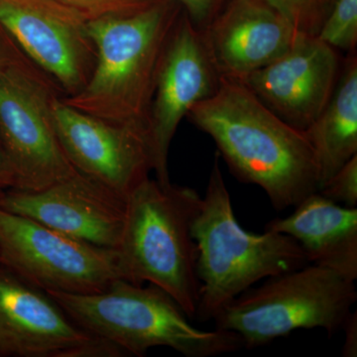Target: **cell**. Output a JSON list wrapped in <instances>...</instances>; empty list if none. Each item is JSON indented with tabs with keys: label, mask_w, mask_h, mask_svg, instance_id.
<instances>
[{
	"label": "cell",
	"mask_w": 357,
	"mask_h": 357,
	"mask_svg": "<svg viewBox=\"0 0 357 357\" xmlns=\"http://www.w3.org/2000/svg\"><path fill=\"white\" fill-rule=\"evenodd\" d=\"M357 300L354 282L326 268L307 264L267 278L222 307L213 321L236 333L243 349L263 347L298 330H342Z\"/></svg>",
	"instance_id": "obj_6"
},
{
	"label": "cell",
	"mask_w": 357,
	"mask_h": 357,
	"mask_svg": "<svg viewBox=\"0 0 357 357\" xmlns=\"http://www.w3.org/2000/svg\"><path fill=\"white\" fill-rule=\"evenodd\" d=\"M187 117L213 138L231 173L261 188L277 211L319 192L318 167L304 131L275 114L241 82L220 77L215 93Z\"/></svg>",
	"instance_id": "obj_1"
},
{
	"label": "cell",
	"mask_w": 357,
	"mask_h": 357,
	"mask_svg": "<svg viewBox=\"0 0 357 357\" xmlns=\"http://www.w3.org/2000/svg\"><path fill=\"white\" fill-rule=\"evenodd\" d=\"M199 31L204 30L230 0H173Z\"/></svg>",
	"instance_id": "obj_22"
},
{
	"label": "cell",
	"mask_w": 357,
	"mask_h": 357,
	"mask_svg": "<svg viewBox=\"0 0 357 357\" xmlns=\"http://www.w3.org/2000/svg\"><path fill=\"white\" fill-rule=\"evenodd\" d=\"M76 9L89 22L126 18L147 10L161 0H59Z\"/></svg>",
	"instance_id": "obj_20"
},
{
	"label": "cell",
	"mask_w": 357,
	"mask_h": 357,
	"mask_svg": "<svg viewBox=\"0 0 357 357\" xmlns=\"http://www.w3.org/2000/svg\"><path fill=\"white\" fill-rule=\"evenodd\" d=\"M16 177L8 157L0 143V192L15 189Z\"/></svg>",
	"instance_id": "obj_25"
},
{
	"label": "cell",
	"mask_w": 357,
	"mask_h": 357,
	"mask_svg": "<svg viewBox=\"0 0 357 357\" xmlns=\"http://www.w3.org/2000/svg\"><path fill=\"white\" fill-rule=\"evenodd\" d=\"M126 204L128 198L79 172L39 191L0 192L2 210L110 249H116L121 241Z\"/></svg>",
	"instance_id": "obj_13"
},
{
	"label": "cell",
	"mask_w": 357,
	"mask_h": 357,
	"mask_svg": "<svg viewBox=\"0 0 357 357\" xmlns=\"http://www.w3.org/2000/svg\"><path fill=\"white\" fill-rule=\"evenodd\" d=\"M201 202L191 188L145 178L128 195L115 249L123 280L162 289L191 319L196 317L201 289L198 248L192 236Z\"/></svg>",
	"instance_id": "obj_2"
},
{
	"label": "cell",
	"mask_w": 357,
	"mask_h": 357,
	"mask_svg": "<svg viewBox=\"0 0 357 357\" xmlns=\"http://www.w3.org/2000/svg\"><path fill=\"white\" fill-rule=\"evenodd\" d=\"M276 9L298 32L318 36L333 0H264Z\"/></svg>",
	"instance_id": "obj_19"
},
{
	"label": "cell",
	"mask_w": 357,
	"mask_h": 357,
	"mask_svg": "<svg viewBox=\"0 0 357 357\" xmlns=\"http://www.w3.org/2000/svg\"><path fill=\"white\" fill-rule=\"evenodd\" d=\"M317 37L335 50L356 52L357 0H333Z\"/></svg>",
	"instance_id": "obj_18"
},
{
	"label": "cell",
	"mask_w": 357,
	"mask_h": 357,
	"mask_svg": "<svg viewBox=\"0 0 357 357\" xmlns=\"http://www.w3.org/2000/svg\"><path fill=\"white\" fill-rule=\"evenodd\" d=\"M0 27L64 96L88 83L96 50L89 21L76 9L59 0H0Z\"/></svg>",
	"instance_id": "obj_9"
},
{
	"label": "cell",
	"mask_w": 357,
	"mask_h": 357,
	"mask_svg": "<svg viewBox=\"0 0 357 357\" xmlns=\"http://www.w3.org/2000/svg\"><path fill=\"white\" fill-rule=\"evenodd\" d=\"M304 131L319 171V191L357 155V57L347 55L330 102Z\"/></svg>",
	"instance_id": "obj_17"
},
{
	"label": "cell",
	"mask_w": 357,
	"mask_h": 357,
	"mask_svg": "<svg viewBox=\"0 0 357 357\" xmlns=\"http://www.w3.org/2000/svg\"><path fill=\"white\" fill-rule=\"evenodd\" d=\"M220 82L201 31L181 14L160 59L148 115L153 171L161 184L171 183L169 150L178 124L195 105L215 93Z\"/></svg>",
	"instance_id": "obj_12"
},
{
	"label": "cell",
	"mask_w": 357,
	"mask_h": 357,
	"mask_svg": "<svg viewBox=\"0 0 357 357\" xmlns=\"http://www.w3.org/2000/svg\"><path fill=\"white\" fill-rule=\"evenodd\" d=\"M340 66L337 50L317 36L302 34L280 57L238 82L275 114L303 131L330 102Z\"/></svg>",
	"instance_id": "obj_14"
},
{
	"label": "cell",
	"mask_w": 357,
	"mask_h": 357,
	"mask_svg": "<svg viewBox=\"0 0 357 357\" xmlns=\"http://www.w3.org/2000/svg\"><path fill=\"white\" fill-rule=\"evenodd\" d=\"M59 91L26 56L0 74V143L15 174V189L39 191L77 172L56 133Z\"/></svg>",
	"instance_id": "obj_7"
},
{
	"label": "cell",
	"mask_w": 357,
	"mask_h": 357,
	"mask_svg": "<svg viewBox=\"0 0 357 357\" xmlns=\"http://www.w3.org/2000/svg\"><path fill=\"white\" fill-rule=\"evenodd\" d=\"M121 356L77 326L45 291L0 265V356Z\"/></svg>",
	"instance_id": "obj_10"
},
{
	"label": "cell",
	"mask_w": 357,
	"mask_h": 357,
	"mask_svg": "<svg viewBox=\"0 0 357 357\" xmlns=\"http://www.w3.org/2000/svg\"><path fill=\"white\" fill-rule=\"evenodd\" d=\"M201 33L218 74L236 81L273 62L302 35L264 0H230Z\"/></svg>",
	"instance_id": "obj_15"
},
{
	"label": "cell",
	"mask_w": 357,
	"mask_h": 357,
	"mask_svg": "<svg viewBox=\"0 0 357 357\" xmlns=\"http://www.w3.org/2000/svg\"><path fill=\"white\" fill-rule=\"evenodd\" d=\"M77 326L114 344L123 354L143 356L150 349L169 347L187 357H213L243 349L230 331H203L165 291L123 279L93 294L46 292Z\"/></svg>",
	"instance_id": "obj_5"
},
{
	"label": "cell",
	"mask_w": 357,
	"mask_h": 357,
	"mask_svg": "<svg viewBox=\"0 0 357 357\" xmlns=\"http://www.w3.org/2000/svg\"><path fill=\"white\" fill-rule=\"evenodd\" d=\"M181 6L161 0L126 18L89 22L95 43V68L79 93L63 102L114 123L148 126L157 70Z\"/></svg>",
	"instance_id": "obj_4"
},
{
	"label": "cell",
	"mask_w": 357,
	"mask_h": 357,
	"mask_svg": "<svg viewBox=\"0 0 357 357\" xmlns=\"http://www.w3.org/2000/svg\"><path fill=\"white\" fill-rule=\"evenodd\" d=\"M198 248L199 300L196 317L213 319L257 282L310 264L300 244L280 232L253 234L237 222L220 164L211 168L206 195L192 225Z\"/></svg>",
	"instance_id": "obj_3"
},
{
	"label": "cell",
	"mask_w": 357,
	"mask_h": 357,
	"mask_svg": "<svg viewBox=\"0 0 357 357\" xmlns=\"http://www.w3.org/2000/svg\"><path fill=\"white\" fill-rule=\"evenodd\" d=\"M54 124L61 146L77 172L128 198L153 170L149 129L84 114L58 96Z\"/></svg>",
	"instance_id": "obj_11"
},
{
	"label": "cell",
	"mask_w": 357,
	"mask_h": 357,
	"mask_svg": "<svg viewBox=\"0 0 357 357\" xmlns=\"http://www.w3.org/2000/svg\"><path fill=\"white\" fill-rule=\"evenodd\" d=\"M319 192L335 203L347 208H356L357 155L333 174Z\"/></svg>",
	"instance_id": "obj_21"
},
{
	"label": "cell",
	"mask_w": 357,
	"mask_h": 357,
	"mask_svg": "<svg viewBox=\"0 0 357 357\" xmlns=\"http://www.w3.org/2000/svg\"><path fill=\"white\" fill-rule=\"evenodd\" d=\"M24 57L15 42L0 27V74Z\"/></svg>",
	"instance_id": "obj_23"
},
{
	"label": "cell",
	"mask_w": 357,
	"mask_h": 357,
	"mask_svg": "<svg viewBox=\"0 0 357 357\" xmlns=\"http://www.w3.org/2000/svg\"><path fill=\"white\" fill-rule=\"evenodd\" d=\"M288 217L275 218L264 230L280 232L300 244L310 264L357 279V208L326 199L319 192L303 199Z\"/></svg>",
	"instance_id": "obj_16"
},
{
	"label": "cell",
	"mask_w": 357,
	"mask_h": 357,
	"mask_svg": "<svg viewBox=\"0 0 357 357\" xmlns=\"http://www.w3.org/2000/svg\"><path fill=\"white\" fill-rule=\"evenodd\" d=\"M342 330L345 333L344 347H342V356H357V314L356 312H351L345 319Z\"/></svg>",
	"instance_id": "obj_24"
},
{
	"label": "cell",
	"mask_w": 357,
	"mask_h": 357,
	"mask_svg": "<svg viewBox=\"0 0 357 357\" xmlns=\"http://www.w3.org/2000/svg\"><path fill=\"white\" fill-rule=\"evenodd\" d=\"M0 265L45 292L93 294L121 278L115 249L0 208Z\"/></svg>",
	"instance_id": "obj_8"
}]
</instances>
